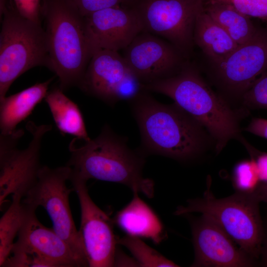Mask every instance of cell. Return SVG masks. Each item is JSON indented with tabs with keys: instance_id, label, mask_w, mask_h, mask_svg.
I'll use <instances>...</instances> for the list:
<instances>
[{
	"instance_id": "6da1fadb",
	"label": "cell",
	"mask_w": 267,
	"mask_h": 267,
	"mask_svg": "<svg viewBox=\"0 0 267 267\" xmlns=\"http://www.w3.org/2000/svg\"><path fill=\"white\" fill-rule=\"evenodd\" d=\"M70 158L67 165L71 176L88 181L95 179L118 183L149 198L154 194V183L142 175L145 163L141 152L129 148L126 138L105 125L93 139L75 137L69 144Z\"/></svg>"
},
{
	"instance_id": "7a4b0ae2",
	"label": "cell",
	"mask_w": 267,
	"mask_h": 267,
	"mask_svg": "<svg viewBox=\"0 0 267 267\" xmlns=\"http://www.w3.org/2000/svg\"><path fill=\"white\" fill-rule=\"evenodd\" d=\"M130 102L140 131L142 153L180 161L200 153L205 140L203 127L175 103H162L145 90Z\"/></svg>"
},
{
	"instance_id": "3957f363",
	"label": "cell",
	"mask_w": 267,
	"mask_h": 267,
	"mask_svg": "<svg viewBox=\"0 0 267 267\" xmlns=\"http://www.w3.org/2000/svg\"><path fill=\"white\" fill-rule=\"evenodd\" d=\"M143 89L172 98L178 107L206 128L214 138L218 152L229 140L238 136L236 114L188 61L176 74L144 85Z\"/></svg>"
},
{
	"instance_id": "277c9868",
	"label": "cell",
	"mask_w": 267,
	"mask_h": 267,
	"mask_svg": "<svg viewBox=\"0 0 267 267\" xmlns=\"http://www.w3.org/2000/svg\"><path fill=\"white\" fill-rule=\"evenodd\" d=\"M48 66L63 91L79 86L92 55L83 17L69 0H42Z\"/></svg>"
},
{
	"instance_id": "5b68a950",
	"label": "cell",
	"mask_w": 267,
	"mask_h": 267,
	"mask_svg": "<svg viewBox=\"0 0 267 267\" xmlns=\"http://www.w3.org/2000/svg\"><path fill=\"white\" fill-rule=\"evenodd\" d=\"M202 198L189 199L185 206L177 207L176 215L200 213L221 226L251 257L261 255L265 237L259 210L260 201L254 192L236 191L217 198L210 189V181Z\"/></svg>"
},
{
	"instance_id": "8992f818",
	"label": "cell",
	"mask_w": 267,
	"mask_h": 267,
	"mask_svg": "<svg viewBox=\"0 0 267 267\" xmlns=\"http://www.w3.org/2000/svg\"><path fill=\"white\" fill-rule=\"evenodd\" d=\"M0 33V100L12 84L28 70L48 68L46 34L41 23L28 20L17 11L13 2L2 14Z\"/></svg>"
},
{
	"instance_id": "52a82bcc",
	"label": "cell",
	"mask_w": 267,
	"mask_h": 267,
	"mask_svg": "<svg viewBox=\"0 0 267 267\" xmlns=\"http://www.w3.org/2000/svg\"><path fill=\"white\" fill-rule=\"evenodd\" d=\"M71 169L67 165L55 168L42 166L37 180L23 198L26 205L41 206L52 223V229L69 245L85 267L89 266L84 245L76 227L69 204L71 189L67 185Z\"/></svg>"
},
{
	"instance_id": "ba28073f",
	"label": "cell",
	"mask_w": 267,
	"mask_h": 267,
	"mask_svg": "<svg viewBox=\"0 0 267 267\" xmlns=\"http://www.w3.org/2000/svg\"><path fill=\"white\" fill-rule=\"evenodd\" d=\"M32 139L26 148L19 149L17 144L24 132L15 130L12 133L0 134V207L7 197L17 196L22 199L36 183L40 169V149L44 134L51 125H37L32 121L26 125Z\"/></svg>"
},
{
	"instance_id": "9c48e42d",
	"label": "cell",
	"mask_w": 267,
	"mask_h": 267,
	"mask_svg": "<svg viewBox=\"0 0 267 267\" xmlns=\"http://www.w3.org/2000/svg\"><path fill=\"white\" fill-rule=\"evenodd\" d=\"M207 0H136L133 5L143 31L165 39L188 58L193 45L197 16Z\"/></svg>"
},
{
	"instance_id": "30bf717a",
	"label": "cell",
	"mask_w": 267,
	"mask_h": 267,
	"mask_svg": "<svg viewBox=\"0 0 267 267\" xmlns=\"http://www.w3.org/2000/svg\"><path fill=\"white\" fill-rule=\"evenodd\" d=\"M78 87L111 106L130 101L144 90L123 56L108 49L93 53Z\"/></svg>"
},
{
	"instance_id": "8fae6325",
	"label": "cell",
	"mask_w": 267,
	"mask_h": 267,
	"mask_svg": "<svg viewBox=\"0 0 267 267\" xmlns=\"http://www.w3.org/2000/svg\"><path fill=\"white\" fill-rule=\"evenodd\" d=\"M73 190L78 196L81 209L79 230L85 249L89 267H114L117 238L109 217L92 201L87 181L70 176Z\"/></svg>"
},
{
	"instance_id": "7c38bea8",
	"label": "cell",
	"mask_w": 267,
	"mask_h": 267,
	"mask_svg": "<svg viewBox=\"0 0 267 267\" xmlns=\"http://www.w3.org/2000/svg\"><path fill=\"white\" fill-rule=\"evenodd\" d=\"M123 50L125 60L142 86L176 74L187 61L170 42L144 31Z\"/></svg>"
},
{
	"instance_id": "4fadbf2b",
	"label": "cell",
	"mask_w": 267,
	"mask_h": 267,
	"mask_svg": "<svg viewBox=\"0 0 267 267\" xmlns=\"http://www.w3.org/2000/svg\"><path fill=\"white\" fill-rule=\"evenodd\" d=\"M217 81L230 93L242 95L267 72V31L258 29L254 36L238 46L224 59L213 64Z\"/></svg>"
},
{
	"instance_id": "5bb4252c",
	"label": "cell",
	"mask_w": 267,
	"mask_h": 267,
	"mask_svg": "<svg viewBox=\"0 0 267 267\" xmlns=\"http://www.w3.org/2000/svg\"><path fill=\"white\" fill-rule=\"evenodd\" d=\"M84 20L92 54L100 49L124 50L143 31L134 6L101 10L84 17Z\"/></svg>"
},
{
	"instance_id": "9a60e30c",
	"label": "cell",
	"mask_w": 267,
	"mask_h": 267,
	"mask_svg": "<svg viewBox=\"0 0 267 267\" xmlns=\"http://www.w3.org/2000/svg\"><path fill=\"white\" fill-rule=\"evenodd\" d=\"M194 267H242L257 265L218 224L202 215L192 222Z\"/></svg>"
},
{
	"instance_id": "2e32d148",
	"label": "cell",
	"mask_w": 267,
	"mask_h": 267,
	"mask_svg": "<svg viewBox=\"0 0 267 267\" xmlns=\"http://www.w3.org/2000/svg\"><path fill=\"white\" fill-rule=\"evenodd\" d=\"M27 207L26 219L12 250L37 257L45 267H85L67 243L52 228H47L40 222L35 215L36 209Z\"/></svg>"
},
{
	"instance_id": "e0dca14e",
	"label": "cell",
	"mask_w": 267,
	"mask_h": 267,
	"mask_svg": "<svg viewBox=\"0 0 267 267\" xmlns=\"http://www.w3.org/2000/svg\"><path fill=\"white\" fill-rule=\"evenodd\" d=\"M138 193L134 192L132 200L116 214L113 222L128 235L149 239L159 244L165 237L163 225Z\"/></svg>"
},
{
	"instance_id": "ac0fdd59",
	"label": "cell",
	"mask_w": 267,
	"mask_h": 267,
	"mask_svg": "<svg viewBox=\"0 0 267 267\" xmlns=\"http://www.w3.org/2000/svg\"><path fill=\"white\" fill-rule=\"evenodd\" d=\"M52 78L37 83L0 100V134L13 132L17 125L26 119L37 105L44 98Z\"/></svg>"
},
{
	"instance_id": "d6986e66",
	"label": "cell",
	"mask_w": 267,
	"mask_h": 267,
	"mask_svg": "<svg viewBox=\"0 0 267 267\" xmlns=\"http://www.w3.org/2000/svg\"><path fill=\"white\" fill-rule=\"evenodd\" d=\"M193 41L213 64L222 61L238 46L204 10L196 17Z\"/></svg>"
},
{
	"instance_id": "ffe728a7",
	"label": "cell",
	"mask_w": 267,
	"mask_h": 267,
	"mask_svg": "<svg viewBox=\"0 0 267 267\" xmlns=\"http://www.w3.org/2000/svg\"><path fill=\"white\" fill-rule=\"evenodd\" d=\"M44 99L61 134L84 140L90 139L78 105L65 95L60 87L48 91Z\"/></svg>"
},
{
	"instance_id": "44dd1931",
	"label": "cell",
	"mask_w": 267,
	"mask_h": 267,
	"mask_svg": "<svg viewBox=\"0 0 267 267\" xmlns=\"http://www.w3.org/2000/svg\"><path fill=\"white\" fill-rule=\"evenodd\" d=\"M204 11L228 34L238 45L249 41L258 30L250 17L229 4L206 2Z\"/></svg>"
},
{
	"instance_id": "7402d4cb",
	"label": "cell",
	"mask_w": 267,
	"mask_h": 267,
	"mask_svg": "<svg viewBox=\"0 0 267 267\" xmlns=\"http://www.w3.org/2000/svg\"><path fill=\"white\" fill-rule=\"evenodd\" d=\"M22 198L12 196L11 204L0 219V267L10 256L18 236L26 219L28 207Z\"/></svg>"
},
{
	"instance_id": "603a6c76",
	"label": "cell",
	"mask_w": 267,
	"mask_h": 267,
	"mask_svg": "<svg viewBox=\"0 0 267 267\" xmlns=\"http://www.w3.org/2000/svg\"><path fill=\"white\" fill-rule=\"evenodd\" d=\"M117 244L123 245L128 249L138 263L139 267H179L149 246L139 237L128 235L118 238Z\"/></svg>"
},
{
	"instance_id": "cb8c5ba5",
	"label": "cell",
	"mask_w": 267,
	"mask_h": 267,
	"mask_svg": "<svg viewBox=\"0 0 267 267\" xmlns=\"http://www.w3.org/2000/svg\"><path fill=\"white\" fill-rule=\"evenodd\" d=\"M232 182L237 191L251 193L254 192L261 183L258 169L254 160H244L234 166Z\"/></svg>"
},
{
	"instance_id": "d4e9b609",
	"label": "cell",
	"mask_w": 267,
	"mask_h": 267,
	"mask_svg": "<svg viewBox=\"0 0 267 267\" xmlns=\"http://www.w3.org/2000/svg\"><path fill=\"white\" fill-rule=\"evenodd\" d=\"M241 97L248 108L267 109V72L258 78Z\"/></svg>"
},
{
	"instance_id": "484cf974",
	"label": "cell",
	"mask_w": 267,
	"mask_h": 267,
	"mask_svg": "<svg viewBox=\"0 0 267 267\" xmlns=\"http://www.w3.org/2000/svg\"><path fill=\"white\" fill-rule=\"evenodd\" d=\"M206 2L229 4L249 17L267 22V0H207Z\"/></svg>"
},
{
	"instance_id": "4316f807",
	"label": "cell",
	"mask_w": 267,
	"mask_h": 267,
	"mask_svg": "<svg viewBox=\"0 0 267 267\" xmlns=\"http://www.w3.org/2000/svg\"><path fill=\"white\" fill-rule=\"evenodd\" d=\"M85 17L94 12L121 5L133 6L136 0H69Z\"/></svg>"
},
{
	"instance_id": "83f0119b",
	"label": "cell",
	"mask_w": 267,
	"mask_h": 267,
	"mask_svg": "<svg viewBox=\"0 0 267 267\" xmlns=\"http://www.w3.org/2000/svg\"><path fill=\"white\" fill-rule=\"evenodd\" d=\"M42 0H13L17 11L23 17L41 23V15Z\"/></svg>"
},
{
	"instance_id": "f1b7e54d",
	"label": "cell",
	"mask_w": 267,
	"mask_h": 267,
	"mask_svg": "<svg viewBox=\"0 0 267 267\" xmlns=\"http://www.w3.org/2000/svg\"><path fill=\"white\" fill-rule=\"evenodd\" d=\"M251 158H253L256 164L260 179L261 182H267V153L259 151L249 146Z\"/></svg>"
},
{
	"instance_id": "f546056e",
	"label": "cell",
	"mask_w": 267,
	"mask_h": 267,
	"mask_svg": "<svg viewBox=\"0 0 267 267\" xmlns=\"http://www.w3.org/2000/svg\"><path fill=\"white\" fill-rule=\"evenodd\" d=\"M245 130L267 139V119L261 118H253Z\"/></svg>"
},
{
	"instance_id": "4dcf8cb0",
	"label": "cell",
	"mask_w": 267,
	"mask_h": 267,
	"mask_svg": "<svg viewBox=\"0 0 267 267\" xmlns=\"http://www.w3.org/2000/svg\"><path fill=\"white\" fill-rule=\"evenodd\" d=\"M254 193L260 202L267 203V182H261Z\"/></svg>"
},
{
	"instance_id": "1f68e13d",
	"label": "cell",
	"mask_w": 267,
	"mask_h": 267,
	"mask_svg": "<svg viewBox=\"0 0 267 267\" xmlns=\"http://www.w3.org/2000/svg\"><path fill=\"white\" fill-rule=\"evenodd\" d=\"M261 264L264 266L267 267V237L265 236L261 255Z\"/></svg>"
}]
</instances>
